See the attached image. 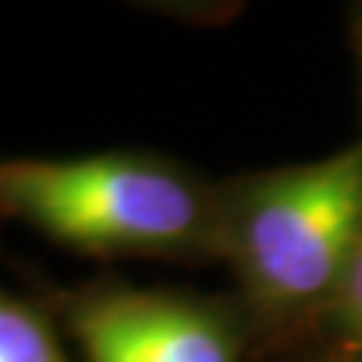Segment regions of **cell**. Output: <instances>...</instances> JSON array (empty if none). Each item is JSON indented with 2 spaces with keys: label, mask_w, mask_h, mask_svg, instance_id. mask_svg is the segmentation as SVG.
Listing matches in <instances>:
<instances>
[{
  "label": "cell",
  "mask_w": 362,
  "mask_h": 362,
  "mask_svg": "<svg viewBox=\"0 0 362 362\" xmlns=\"http://www.w3.org/2000/svg\"><path fill=\"white\" fill-rule=\"evenodd\" d=\"M0 218L88 257H209L223 194L157 154L0 157Z\"/></svg>",
  "instance_id": "cell-1"
},
{
  "label": "cell",
  "mask_w": 362,
  "mask_h": 362,
  "mask_svg": "<svg viewBox=\"0 0 362 362\" xmlns=\"http://www.w3.org/2000/svg\"><path fill=\"white\" fill-rule=\"evenodd\" d=\"M362 247V145L242 181L223 197L221 254L259 311L332 305Z\"/></svg>",
  "instance_id": "cell-2"
},
{
  "label": "cell",
  "mask_w": 362,
  "mask_h": 362,
  "mask_svg": "<svg viewBox=\"0 0 362 362\" xmlns=\"http://www.w3.org/2000/svg\"><path fill=\"white\" fill-rule=\"evenodd\" d=\"M88 362H239L230 320L181 293L90 287L66 302Z\"/></svg>",
  "instance_id": "cell-3"
},
{
  "label": "cell",
  "mask_w": 362,
  "mask_h": 362,
  "mask_svg": "<svg viewBox=\"0 0 362 362\" xmlns=\"http://www.w3.org/2000/svg\"><path fill=\"white\" fill-rule=\"evenodd\" d=\"M0 362H66L52 323L0 287Z\"/></svg>",
  "instance_id": "cell-4"
},
{
  "label": "cell",
  "mask_w": 362,
  "mask_h": 362,
  "mask_svg": "<svg viewBox=\"0 0 362 362\" xmlns=\"http://www.w3.org/2000/svg\"><path fill=\"white\" fill-rule=\"evenodd\" d=\"M329 308H332L338 329L344 332L347 341L362 347V247L354 257V266H350L347 278L341 281V287H338Z\"/></svg>",
  "instance_id": "cell-5"
},
{
  "label": "cell",
  "mask_w": 362,
  "mask_h": 362,
  "mask_svg": "<svg viewBox=\"0 0 362 362\" xmlns=\"http://www.w3.org/2000/svg\"><path fill=\"white\" fill-rule=\"evenodd\" d=\"M359 30H362V13H359Z\"/></svg>",
  "instance_id": "cell-6"
},
{
  "label": "cell",
  "mask_w": 362,
  "mask_h": 362,
  "mask_svg": "<svg viewBox=\"0 0 362 362\" xmlns=\"http://www.w3.org/2000/svg\"><path fill=\"white\" fill-rule=\"evenodd\" d=\"M359 42H362V30H359Z\"/></svg>",
  "instance_id": "cell-7"
}]
</instances>
